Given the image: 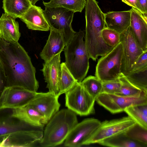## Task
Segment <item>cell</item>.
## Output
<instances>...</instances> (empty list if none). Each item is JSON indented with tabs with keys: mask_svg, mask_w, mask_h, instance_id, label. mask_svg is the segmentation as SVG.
<instances>
[{
	"mask_svg": "<svg viewBox=\"0 0 147 147\" xmlns=\"http://www.w3.org/2000/svg\"><path fill=\"white\" fill-rule=\"evenodd\" d=\"M0 62L7 86L36 92L39 84L35 68L28 53L18 42H7L0 38Z\"/></svg>",
	"mask_w": 147,
	"mask_h": 147,
	"instance_id": "obj_1",
	"label": "cell"
},
{
	"mask_svg": "<svg viewBox=\"0 0 147 147\" xmlns=\"http://www.w3.org/2000/svg\"><path fill=\"white\" fill-rule=\"evenodd\" d=\"M76 114L68 109L59 111L47 123L42 139V147H55L62 144L78 123Z\"/></svg>",
	"mask_w": 147,
	"mask_h": 147,
	"instance_id": "obj_2",
	"label": "cell"
},
{
	"mask_svg": "<svg viewBox=\"0 0 147 147\" xmlns=\"http://www.w3.org/2000/svg\"><path fill=\"white\" fill-rule=\"evenodd\" d=\"M85 31L76 32L65 46L63 51L65 65L78 83L86 76L89 67L90 58L85 41Z\"/></svg>",
	"mask_w": 147,
	"mask_h": 147,
	"instance_id": "obj_3",
	"label": "cell"
},
{
	"mask_svg": "<svg viewBox=\"0 0 147 147\" xmlns=\"http://www.w3.org/2000/svg\"><path fill=\"white\" fill-rule=\"evenodd\" d=\"M123 49L120 42L109 52L101 56L96 66L95 76L102 82L119 79L121 73Z\"/></svg>",
	"mask_w": 147,
	"mask_h": 147,
	"instance_id": "obj_4",
	"label": "cell"
},
{
	"mask_svg": "<svg viewBox=\"0 0 147 147\" xmlns=\"http://www.w3.org/2000/svg\"><path fill=\"white\" fill-rule=\"evenodd\" d=\"M43 12L50 27L61 34L66 45L76 32L71 24L74 13L63 8L46 7Z\"/></svg>",
	"mask_w": 147,
	"mask_h": 147,
	"instance_id": "obj_5",
	"label": "cell"
},
{
	"mask_svg": "<svg viewBox=\"0 0 147 147\" xmlns=\"http://www.w3.org/2000/svg\"><path fill=\"white\" fill-rule=\"evenodd\" d=\"M65 106L80 116H86L95 113V99L78 83L65 93Z\"/></svg>",
	"mask_w": 147,
	"mask_h": 147,
	"instance_id": "obj_6",
	"label": "cell"
},
{
	"mask_svg": "<svg viewBox=\"0 0 147 147\" xmlns=\"http://www.w3.org/2000/svg\"><path fill=\"white\" fill-rule=\"evenodd\" d=\"M120 36L123 49L121 72L126 76L131 72L133 65L144 51L136 40L130 26L120 33Z\"/></svg>",
	"mask_w": 147,
	"mask_h": 147,
	"instance_id": "obj_7",
	"label": "cell"
},
{
	"mask_svg": "<svg viewBox=\"0 0 147 147\" xmlns=\"http://www.w3.org/2000/svg\"><path fill=\"white\" fill-rule=\"evenodd\" d=\"M136 123L129 116L104 121L85 145L98 144L107 138L124 133Z\"/></svg>",
	"mask_w": 147,
	"mask_h": 147,
	"instance_id": "obj_8",
	"label": "cell"
},
{
	"mask_svg": "<svg viewBox=\"0 0 147 147\" xmlns=\"http://www.w3.org/2000/svg\"><path fill=\"white\" fill-rule=\"evenodd\" d=\"M101 123L98 120L94 118H87L78 123L66 138L64 146L79 147L85 145L95 132Z\"/></svg>",
	"mask_w": 147,
	"mask_h": 147,
	"instance_id": "obj_9",
	"label": "cell"
},
{
	"mask_svg": "<svg viewBox=\"0 0 147 147\" xmlns=\"http://www.w3.org/2000/svg\"><path fill=\"white\" fill-rule=\"evenodd\" d=\"M95 101L111 113L115 114L123 111L130 107L147 104V96L130 97L102 93L96 98Z\"/></svg>",
	"mask_w": 147,
	"mask_h": 147,
	"instance_id": "obj_10",
	"label": "cell"
},
{
	"mask_svg": "<svg viewBox=\"0 0 147 147\" xmlns=\"http://www.w3.org/2000/svg\"><path fill=\"white\" fill-rule=\"evenodd\" d=\"M43 126H34L28 129L5 136L0 139V147H30L42 139Z\"/></svg>",
	"mask_w": 147,
	"mask_h": 147,
	"instance_id": "obj_11",
	"label": "cell"
},
{
	"mask_svg": "<svg viewBox=\"0 0 147 147\" xmlns=\"http://www.w3.org/2000/svg\"><path fill=\"white\" fill-rule=\"evenodd\" d=\"M36 92L16 86H6L0 95V110L11 109L26 105Z\"/></svg>",
	"mask_w": 147,
	"mask_h": 147,
	"instance_id": "obj_12",
	"label": "cell"
},
{
	"mask_svg": "<svg viewBox=\"0 0 147 147\" xmlns=\"http://www.w3.org/2000/svg\"><path fill=\"white\" fill-rule=\"evenodd\" d=\"M59 97L49 92H36L26 105L31 106L40 113L44 117L47 124L59 111L60 104L58 101Z\"/></svg>",
	"mask_w": 147,
	"mask_h": 147,
	"instance_id": "obj_13",
	"label": "cell"
},
{
	"mask_svg": "<svg viewBox=\"0 0 147 147\" xmlns=\"http://www.w3.org/2000/svg\"><path fill=\"white\" fill-rule=\"evenodd\" d=\"M59 53L49 61L45 62L41 70L43 72L49 92L59 97V83L61 75L60 54Z\"/></svg>",
	"mask_w": 147,
	"mask_h": 147,
	"instance_id": "obj_14",
	"label": "cell"
},
{
	"mask_svg": "<svg viewBox=\"0 0 147 147\" xmlns=\"http://www.w3.org/2000/svg\"><path fill=\"white\" fill-rule=\"evenodd\" d=\"M130 25L134 38L144 51L147 50V16L132 7Z\"/></svg>",
	"mask_w": 147,
	"mask_h": 147,
	"instance_id": "obj_15",
	"label": "cell"
},
{
	"mask_svg": "<svg viewBox=\"0 0 147 147\" xmlns=\"http://www.w3.org/2000/svg\"><path fill=\"white\" fill-rule=\"evenodd\" d=\"M19 18L28 29L33 30L48 31L50 26L40 7L32 5Z\"/></svg>",
	"mask_w": 147,
	"mask_h": 147,
	"instance_id": "obj_16",
	"label": "cell"
},
{
	"mask_svg": "<svg viewBox=\"0 0 147 147\" xmlns=\"http://www.w3.org/2000/svg\"><path fill=\"white\" fill-rule=\"evenodd\" d=\"M0 110V139L13 133L30 129L34 125L22 121L12 116L10 113Z\"/></svg>",
	"mask_w": 147,
	"mask_h": 147,
	"instance_id": "obj_17",
	"label": "cell"
},
{
	"mask_svg": "<svg viewBox=\"0 0 147 147\" xmlns=\"http://www.w3.org/2000/svg\"><path fill=\"white\" fill-rule=\"evenodd\" d=\"M50 33L47 43L40 53L45 62L49 61L63 51L65 45L63 37L57 31L50 27Z\"/></svg>",
	"mask_w": 147,
	"mask_h": 147,
	"instance_id": "obj_18",
	"label": "cell"
},
{
	"mask_svg": "<svg viewBox=\"0 0 147 147\" xmlns=\"http://www.w3.org/2000/svg\"><path fill=\"white\" fill-rule=\"evenodd\" d=\"M11 113L13 117L32 125L44 126L46 124L42 115L28 105L11 109Z\"/></svg>",
	"mask_w": 147,
	"mask_h": 147,
	"instance_id": "obj_19",
	"label": "cell"
},
{
	"mask_svg": "<svg viewBox=\"0 0 147 147\" xmlns=\"http://www.w3.org/2000/svg\"><path fill=\"white\" fill-rule=\"evenodd\" d=\"M16 18L3 13L0 17V38L9 42H18L21 36Z\"/></svg>",
	"mask_w": 147,
	"mask_h": 147,
	"instance_id": "obj_20",
	"label": "cell"
},
{
	"mask_svg": "<svg viewBox=\"0 0 147 147\" xmlns=\"http://www.w3.org/2000/svg\"><path fill=\"white\" fill-rule=\"evenodd\" d=\"M130 10L121 11H109L105 13L107 27L121 33L130 25Z\"/></svg>",
	"mask_w": 147,
	"mask_h": 147,
	"instance_id": "obj_21",
	"label": "cell"
},
{
	"mask_svg": "<svg viewBox=\"0 0 147 147\" xmlns=\"http://www.w3.org/2000/svg\"><path fill=\"white\" fill-rule=\"evenodd\" d=\"M32 5L29 0H3L5 13L16 18L22 16Z\"/></svg>",
	"mask_w": 147,
	"mask_h": 147,
	"instance_id": "obj_22",
	"label": "cell"
},
{
	"mask_svg": "<svg viewBox=\"0 0 147 147\" xmlns=\"http://www.w3.org/2000/svg\"><path fill=\"white\" fill-rule=\"evenodd\" d=\"M98 144L112 147H146L143 144L128 138L124 132L105 139Z\"/></svg>",
	"mask_w": 147,
	"mask_h": 147,
	"instance_id": "obj_23",
	"label": "cell"
},
{
	"mask_svg": "<svg viewBox=\"0 0 147 147\" xmlns=\"http://www.w3.org/2000/svg\"><path fill=\"white\" fill-rule=\"evenodd\" d=\"M86 3V0H50L47 2L43 1L45 7L63 8L74 13L81 12Z\"/></svg>",
	"mask_w": 147,
	"mask_h": 147,
	"instance_id": "obj_24",
	"label": "cell"
},
{
	"mask_svg": "<svg viewBox=\"0 0 147 147\" xmlns=\"http://www.w3.org/2000/svg\"><path fill=\"white\" fill-rule=\"evenodd\" d=\"M124 111L137 123L147 129V104L130 107Z\"/></svg>",
	"mask_w": 147,
	"mask_h": 147,
	"instance_id": "obj_25",
	"label": "cell"
},
{
	"mask_svg": "<svg viewBox=\"0 0 147 147\" xmlns=\"http://www.w3.org/2000/svg\"><path fill=\"white\" fill-rule=\"evenodd\" d=\"M78 82L66 66L65 62L61 63V75L59 83L60 94L65 93Z\"/></svg>",
	"mask_w": 147,
	"mask_h": 147,
	"instance_id": "obj_26",
	"label": "cell"
},
{
	"mask_svg": "<svg viewBox=\"0 0 147 147\" xmlns=\"http://www.w3.org/2000/svg\"><path fill=\"white\" fill-rule=\"evenodd\" d=\"M121 82L119 90L115 94L127 97H140L147 96V92L141 90L130 84L122 74L119 78Z\"/></svg>",
	"mask_w": 147,
	"mask_h": 147,
	"instance_id": "obj_27",
	"label": "cell"
},
{
	"mask_svg": "<svg viewBox=\"0 0 147 147\" xmlns=\"http://www.w3.org/2000/svg\"><path fill=\"white\" fill-rule=\"evenodd\" d=\"M125 76L133 86L147 92V67L140 70L131 71Z\"/></svg>",
	"mask_w": 147,
	"mask_h": 147,
	"instance_id": "obj_28",
	"label": "cell"
},
{
	"mask_svg": "<svg viewBox=\"0 0 147 147\" xmlns=\"http://www.w3.org/2000/svg\"><path fill=\"white\" fill-rule=\"evenodd\" d=\"M80 83L95 99L102 93V82L96 76H89Z\"/></svg>",
	"mask_w": 147,
	"mask_h": 147,
	"instance_id": "obj_29",
	"label": "cell"
},
{
	"mask_svg": "<svg viewBox=\"0 0 147 147\" xmlns=\"http://www.w3.org/2000/svg\"><path fill=\"white\" fill-rule=\"evenodd\" d=\"M124 133L130 139L147 147V129L136 123Z\"/></svg>",
	"mask_w": 147,
	"mask_h": 147,
	"instance_id": "obj_30",
	"label": "cell"
},
{
	"mask_svg": "<svg viewBox=\"0 0 147 147\" xmlns=\"http://www.w3.org/2000/svg\"><path fill=\"white\" fill-rule=\"evenodd\" d=\"M120 33L106 27L102 30V36L105 43L114 47L120 42Z\"/></svg>",
	"mask_w": 147,
	"mask_h": 147,
	"instance_id": "obj_31",
	"label": "cell"
},
{
	"mask_svg": "<svg viewBox=\"0 0 147 147\" xmlns=\"http://www.w3.org/2000/svg\"><path fill=\"white\" fill-rule=\"evenodd\" d=\"M121 85V82L119 78L103 82L102 93L115 94L119 90Z\"/></svg>",
	"mask_w": 147,
	"mask_h": 147,
	"instance_id": "obj_32",
	"label": "cell"
},
{
	"mask_svg": "<svg viewBox=\"0 0 147 147\" xmlns=\"http://www.w3.org/2000/svg\"><path fill=\"white\" fill-rule=\"evenodd\" d=\"M147 67V50L144 51L138 57L133 65L131 72L140 70Z\"/></svg>",
	"mask_w": 147,
	"mask_h": 147,
	"instance_id": "obj_33",
	"label": "cell"
},
{
	"mask_svg": "<svg viewBox=\"0 0 147 147\" xmlns=\"http://www.w3.org/2000/svg\"><path fill=\"white\" fill-rule=\"evenodd\" d=\"M6 86L5 76L0 62V95L4 88Z\"/></svg>",
	"mask_w": 147,
	"mask_h": 147,
	"instance_id": "obj_34",
	"label": "cell"
},
{
	"mask_svg": "<svg viewBox=\"0 0 147 147\" xmlns=\"http://www.w3.org/2000/svg\"><path fill=\"white\" fill-rule=\"evenodd\" d=\"M121 1L128 5L138 10L141 13L138 0H121Z\"/></svg>",
	"mask_w": 147,
	"mask_h": 147,
	"instance_id": "obj_35",
	"label": "cell"
},
{
	"mask_svg": "<svg viewBox=\"0 0 147 147\" xmlns=\"http://www.w3.org/2000/svg\"><path fill=\"white\" fill-rule=\"evenodd\" d=\"M141 13L147 16V0H138Z\"/></svg>",
	"mask_w": 147,
	"mask_h": 147,
	"instance_id": "obj_36",
	"label": "cell"
},
{
	"mask_svg": "<svg viewBox=\"0 0 147 147\" xmlns=\"http://www.w3.org/2000/svg\"><path fill=\"white\" fill-rule=\"evenodd\" d=\"M31 3L32 5H35L36 3L40 0H29Z\"/></svg>",
	"mask_w": 147,
	"mask_h": 147,
	"instance_id": "obj_37",
	"label": "cell"
}]
</instances>
